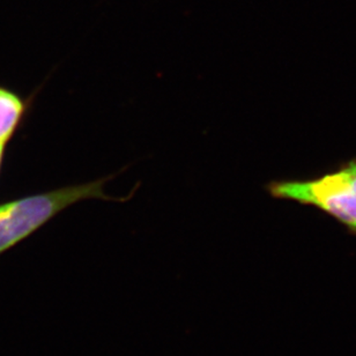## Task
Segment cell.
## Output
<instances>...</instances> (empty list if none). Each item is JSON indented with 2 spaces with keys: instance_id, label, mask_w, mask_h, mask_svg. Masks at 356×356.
Masks as SVG:
<instances>
[{
  "instance_id": "cell-1",
  "label": "cell",
  "mask_w": 356,
  "mask_h": 356,
  "mask_svg": "<svg viewBox=\"0 0 356 356\" xmlns=\"http://www.w3.org/2000/svg\"><path fill=\"white\" fill-rule=\"evenodd\" d=\"M123 170L99 178L83 184L70 185L56 188L40 195L17 199L13 202L0 204V254L8 250L38 228L55 218L57 214L74 205L76 202L99 199L106 202H125L134 198L139 188L136 185L134 191L127 197H113L104 191L106 183L122 174Z\"/></svg>"
},
{
  "instance_id": "cell-2",
  "label": "cell",
  "mask_w": 356,
  "mask_h": 356,
  "mask_svg": "<svg viewBox=\"0 0 356 356\" xmlns=\"http://www.w3.org/2000/svg\"><path fill=\"white\" fill-rule=\"evenodd\" d=\"M274 199L312 206L356 236V159L310 179H280L265 185Z\"/></svg>"
},
{
  "instance_id": "cell-3",
  "label": "cell",
  "mask_w": 356,
  "mask_h": 356,
  "mask_svg": "<svg viewBox=\"0 0 356 356\" xmlns=\"http://www.w3.org/2000/svg\"><path fill=\"white\" fill-rule=\"evenodd\" d=\"M24 102L10 89L0 86V144H6L24 116Z\"/></svg>"
},
{
  "instance_id": "cell-4",
  "label": "cell",
  "mask_w": 356,
  "mask_h": 356,
  "mask_svg": "<svg viewBox=\"0 0 356 356\" xmlns=\"http://www.w3.org/2000/svg\"><path fill=\"white\" fill-rule=\"evenodd\" d=\"M5 145L0 144V165H1V160H3V151H5Z\"/></svg>"
}]
</instances>
